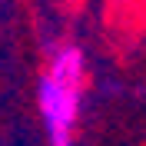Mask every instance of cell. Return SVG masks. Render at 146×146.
<instances>
[{"label": "cell", "mask_w": 146, "mask_h": 146, "mask_svg": "<svg viewBox=\"0 0 146 146\" xmlns=\"http://www.w3.org/2000/svg\"><path fill=\"white\" fill-rule=\"evenodd\" d=\"M86 53L70 40L46 46V66L36 76V110L50 146H73L83 113Z\"/></svg>", "instance_id": "6da1fadb"}]
</instances>
